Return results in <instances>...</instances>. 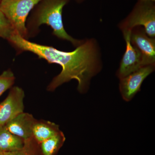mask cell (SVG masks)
I'll return each mask as SVG.
<instances>
[{"instance_id": "10", "label": "cell", "mask_w": 155, "mask_h": 155, "mask_svg": "<svg viewBox=\"0 0 155 155\" xmlns=\"http://www.w3.org/2000/svg\"><path fill=\"white\" fill-rule=\"evenodd\" d=\"M60 131L59 125L53 122L36 120L33 125L32 134L35 139L41 143Z\"/></svg>"}, {"instance_id": "14", "label": "cell", "mask_w": 155, "mask_h": 155, "mask_svg": "<svg viewBox=\"0 0 155 155\" xmlns=\"http://www.w3.org/2000/svg\"><path fill=\"white\" fill-rule=\"evenodd\" d=\"M15 33L11 22L0 9V37L8 40Z\"/></svg>"}, {"instance_id": "2", "label": "cell", "mask_w": 155, "mask_h": 155, "mask_svg": "<svg viewBox=\"0 0 155 155\" xmlns=\"http://www.w3.org/2000/svg\"><path fill=\"white\" fill-rule=\"evenodd\" d=\"M70 0H42L37 5L34 13L32 23L35 27L41 24L49 25L57 37L72 43L77 47L83 42L73 38L64 29L62 19L63 8Z\"/></svg>"}, {"instance_id": "3", "label": "cell", "mask_w": 155, "mask_h": 155, "mask_svg": "<svg viewBox=\"0 0 155 155\" xmlns=\"http://www.w3.org/2000/svg\"><path fill=\"white\" fill-rule=\"evenodd\" d=\"M138 26L143 27L149 36L155 38V0H138L130 14L119 23V28L124 36Z\"/></svg>"}, {"instance_id": "12", "label": "cell", "mask_w": 155, "mask_h": 155, "mask_svg": "<svg viewBox=\"0 0 155 155\" xmlns=\"http://www.w3.org/2000/svg\"><path fill=\"white\" fill-rule=\"evenodd\" d=\"M64 133L60 131L55 135L45 140L41 143V150L43 155H54L57 153L65 141Z\"/></svg>"}, {"instance_id": "5", "label": "cell", "mask_w": 155, "mask_h": 155, "mask_svg": "<svg viewBox=\"0 0 155 155\" xmlns=\"http://www.w3.org/2000/svg\"><path fill=\"white\" fill-rule=\"evenodd\" d=\"M155 64L143 66L135 72L121 78L119 91L122 98L129 101L140 91L142 84L146 78L155 70Z\"/></svg>"}, {"instance_id": "15", "label": "cell", "mask_w": 155, "mask_h": 155, "mask_svg": "<svg viewBox=\"0 0 155 155\" xmlns=\"http://www.w3.org/2000/svg\"><path fill=\"white\" fill-rule=\"evenodd\" d=\"M15 81V76L11 70L3 72L0 75V96L13 85Z\"/></svg>"}, {"instance_id": "11", "label": "cell", "mask_w": 155, "mask_h": 155, "mask_svg": "<svg viewBox=\"0 0 155 155\" xmlns=\"http://www.w3.org/2000/svg\"><path fill=\"white\" fill-rule=\"evenodd\" d=\"M25 141L22 138L11 133L5 126H0V152L13 151L22 149Z\"/></svg>"}, {"instance_id": "1", "label": "cell", "mask_w": 155, "mask_h": 155, "mask_svg": "<svg viewBox=\"0 0 155 155\" xmlns=\"http://www.w3.org/2000/svg\"><path fill=\"white\" fill-rule=\"evenodd\" d=\"M8 40L20 51L31 52L49 63L61 65L62 71L48 86L49 91H54L63 84L75 79L78 82V90L84 93L88 90L91 78L102 68L101 50L94 38L84 40L71 52L63 51L52 47L31 42L16 33Z\"/></svg>"}, {"instance_id": "18", "label": "cell", "mask_w": 155, "mask_h": 155, "mask_svg": "<svg viewBox=\"0 0 155 155\" xmlns=\"http://www.w3.org/2000/svg\"><path fill=\"white\" fill-rule=\"evenodd\" d=\"M0 155H2V154H1V152H0Z\"/></svg>"}, {"instance_id": "6", "label": "cell", "mask_w": 155, "mask_h": 155, "mask_svg": "<svg viewBox=\"0 0 155 155\" xmlns=\"http://www.w3.org/2000/svg\"><path fill=\"white\" fill-rule=\"evenodd\" d=\"M130 41L141 55L143 66L155 64V38L147 35L142 26L131 30Z\"/></svg>"}, {"instance_id": "7", "label": "cell", "mask_w": 155, "mask_h": 155, "mask_svg": "<svg viewBox=\"0 0 155 155\" xmlns=\"http://www.w3.org/2000/svg\"><path fill=\"white\" fill-rule=\"evenodd\" d=\"M23 90L14 87L5 99L0 104V126H4L24 110Z\"/></svg>"}, {"instance_id": "8", "label": "cell", "mask_w": 155, "mask_h": 155, "mask_svg": "<svg viewBox=\"0 0 155 155\" xmlns=\"http://www.w3.org/2000/svg\"><path fill=\"white\" fill-rule=\"evenodd\" d=\"M130 35L124 36L126 49L116 72V76L119 79L143 67L140 53L130 43Z\"/></svg>"}, {"instance_id": "4", "label": "cell", "mask_w": 155, "mask_h": 155, "mask_svg": "<svg viewBox=\"0 0 155 155\" xmlns=\"http://www.w3.org/2000/svg\"><path fill=\"white\" fill-rule=\"evenodd\" d=\"M42 0H2L0 9L14 28L15 32L25 38L28 34L25 23L28 14Z\"/></svg>"}, {"instance_id": "17", "label": "cell", "mask_w": 155, "mask_h": 155, "mask_svg": "<svg viewBox=\"0 0 155 155\" xmlns=\"http://www.w3.org/2000/svg\"><path fill=\"white\" fill-rule=\"evenodd\" d=\"M2 0H0V3H1V2H2Z\"/></svg>"}, {"instance_id": "13", "label": "cell", "mask_w": 155, "mask_h": 155, "mask_svg": "<svg viewBox=\"0 0 155 155\" xmlns=\"http://www.w3.org/2000/svg\"><path fill=\"white\" fill-rule=\"evenodd\" d=\"M24 141V146L21 149L13 151L1 152L2 155H39L37 145L39 143L33 137Z\"/></svg>"}, {"instance_id": "16", "label": "cell", "mask_w": 155, "mask_h": 155, "mask_svg": "<svg viewBox=\"0 0 155 155\" xmlns=\"http://www.w3.org/2000/svg\"><path fill=\"white\" fill-rule=\"evenodd\" d=\"M76 1H77V2H83L84 0H76Z\"/></svg>"}, {"instance_id": "9", "label": "cell", "mask_w": 155, "mask_h": 155, "mask_svg": "<svg viewBox=\"0 0 155 155\" xmlns=\"http://www.w3.org/2000/svg\"><path fill=\"white\" fill-rule=\"evenodd\" d=\"M35 120L31 114L23 112L9 121L5 126L11 133L25 141L33 137L32 129Z\"/></svg>"}]
</instances>
